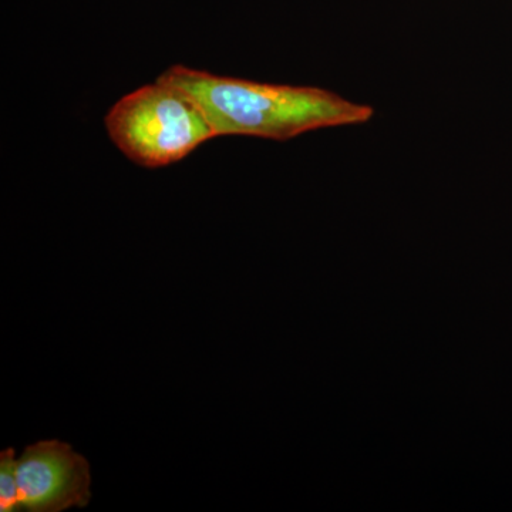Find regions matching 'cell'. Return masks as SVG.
<instances>
[{"instance_id":"obj_1","label":"cell","mask_w":512,"mask_h":512,"mask_svg":"<svg viewBox=\"0 0 512 512\" xmlns=\"http://www.w3.org/2000/svg\"><path fill=\"white\" fill-rule=\"evenodd\" d=\"M160 79L200 104L215 133L286 141L320 128L373 119L372 107L318 87L251 82L175 64Z\"/></svg>"},{"instance_id":"obj_2","label":"cell","mask_w":512,"mask_h":512,"mask_svg":"<svg viewBox=\"0 0 512 512\" xmlns=\"http://www.w3.org/2000/svg\"><path fill=\"white\" fill-rule=\"evenodd\" d=\"M104 121L121 153L146 168L178 163L218 137L200 104L160 77L121 97Z\"/></svg>"},{"instance_id":"obj_3","label":"cell","mask_w":512,"mask_h":512,"mask_svg":"<svg viewBox=\"0 0 512 512\" xmlns=\"http://www.w3.org/2000/svg\"><path fill=\"white\" fill-rule=\"evenodd\" d=\"M19 511L62 512L92 500L90 464L72 446L43 440L28 446L16 466Z\"/></svg>"},{"instance_id":"obj_4","label":"cell","mask_w":512,"mask_h":512,"mask_svg":"<svg viewBox=\"0 0 512 512\" xmlns=\"http://www.w3.org/2000/svg\"><path fill=\"white\" fill-rule=\"evenodd\" d=\"M18 458L12 447L0 453V511H19Z\"/></svg>"}]
</instances>
